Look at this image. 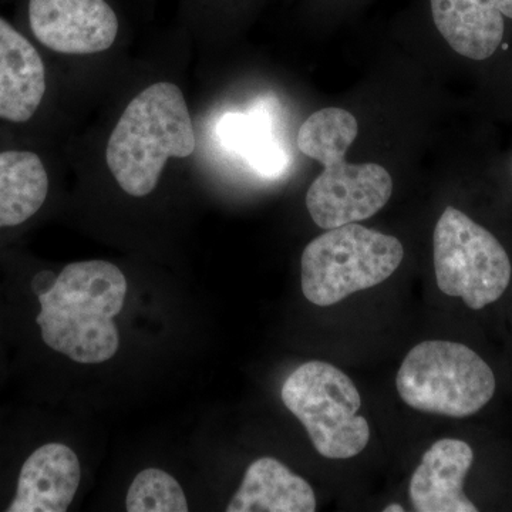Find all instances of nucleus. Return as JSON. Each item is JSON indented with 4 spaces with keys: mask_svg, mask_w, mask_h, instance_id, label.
I'll use <instances>...</instances> for the list:
<instances>
[{
    "mask_svg": "<svg viewBox=\"0 0 512 512\" xmlns=\"http://www.w3.org/2000/svg\"><path fill=\"white\" fill-rule=\"evenodd\" d=\"M316 495L308 481L272 457L248 467L228 512H313Z\"/></svg>",
    "mask_w": 512,
    "mask_h": 512,
    "instance_id": "obj_13",
    "label": "nucleus"
},
{
    "mask_svg": "<svg viewBox=\"0 0 512 512\" xmlns=\"http://www.w3.org/2000/svg\"><path fill=\"white\" fill-rule=\"evenodd\" d=\"M282 402L311 437L320 456L348 460L365 450L369 423L359 416L362 397L338 367L320 360L303 363L282 386Z\"/></svg>",
    "mask_w": 512,
    "mask_h": 512,
    "instance_id": "obj_6",
    "label": "nucleus"
},
{
    "mask_svg": "<svg viewBox=\"0 0 512 512\" xmlns=\"http://www.w3.org/2000/svg\"><path fill=\"white\" fill-rule=\"evenodd\" d=\"M396 386L412 409L464 419L493 399L495 376L484 359L466 345L426 340L407 353Z\"/></svg>",
    "mask_w": 512,
    "mask_h": 512,
    "instance_id": "obj_5",
    "label": "nucleus"
},
{
    "mask_svg": "<svg viewBox=\"0 0 512 512\" xmlns=\"http://www.w3.org/2000/svg\"><path fill=\"white\" fill-rule=\"evenodd\" d=\"M49 177L40 157L30 151L0 153V228L16 227L45 204Z\"/></svg>",
    "mask_w": 512,
    "mask_h": 512,
    "instance_id": "obj_15",
    "label": "nucleus"
},
{
    "mask_svg": "<svg viewBox=\"0 0 512 512\" xmlns=\"http://www.w3.org/2000/svg\"><path fill=\"white\" fill-rule=\"evenodd\" d=\"M126 508L128 512H187L188 501L171 474L147 468L128 488Z\"/></svg>",
    "mask_w": 512,
    "mask_h": 512,
    "instance_id": "obj_16",
    "label": "nucleus"
},
{
    "mask_svg": "<svg viewBox=\"0 0 512 512\" xmlns=\"http://www.w3.org/2000/svg\"><path fill=\"white\" fill-rule=\"evenodd\" d=\"M433 259L440 291L473 311L497 302L511 282V259L501 242L454 207L434 228Z\"/></svg>",
    "mask_w": 512,
    "mask_h": 512,
    "instance_id": "obj_7",
    "label": "nucleus"
},
{
    "mask_svg": "<svg viewBox=\"0 0 512 512\" xmlns=\"http://www.w3.org/2000/svg\"><path fill=\"white\" fill-rule=\"evenodd\" d=\"M440 35L458 55L487 60L503 45L512 0H431Z\"/></svg>",
    "mask_w": 512,
    "mask_h": 512,
    "instance_id": "obj_10",
    "label": "nucleus"
},
{
    "mask_svg": "<svg viewBox=\"0 0 512 512\" xmlns=\"http://www.w3.org/2000/svg\"><path fill=\"white\" fill-rule=\"evenodd\" d=\"M46 93V69L32 43L0 18V119L25 123Z\"/></svg>",
    "mask_w": 512,
    "mask_h": 512,
    "instance_id": "obj_12",
    "label": "nucleus"
},
{
    "mask_svg": "<svg viewBox=\"0 0 512 512\" xmlns=\"http://www.w3.org/2000/svg\"><path fill=\"white\" fill-rule=\"evenodd\" d=\"M357 131L356 117L339 107L316 111L299 128V150L325 167L306 194V207L326 231L373 217L392 197L393 180L386 168L346 161Z\"/></svg>",
    "mask_w": 512,
    "mask_h": 512,
    "instance_id": "obj_2",
    "label": "nucleus"
},
{
    "mask_svg": "<svg viewBox=\"0 0 512 512\" xmlns=\"http://www.w3.org/2000/svg\"><path fill=\"white\" fill-rule=\"evenodd\" d=\"M473 448L466 441L441 439L424 453L409 485L410 501L419 512H477L464 493L473 466Z\"/></svg>",
    "mask_w": 512,
    "mask_h": 512,
    "instance_id": "obj_9",
    "label": "nucleus"
},
{
    "mask_svg": "<svg viewBox=\"0 0 512 512\" xmlns=\"http://www.w3.org/2000/svg\"><path fill=\"white\" fill-rule=\"evenodd\" d=\"M194 151V126L184 94L177 84L160 82L134 97L121 114L106 161L121 190L146 197L170 158H187Z\"/></svg>",
    "mask_w": 512,
    "mask_h": 512,
    "instance_id": "obj_3",
    "label": "nucleus"
},
{
    "mask_svg": "<svg viewBox=\"0 0 512 512\" xmlns=\"http://www.w3.org/2000/svg\"><path fill=\"white\" fill-rule=\"evenodd\" d=\"M80 463L72 448L60 443L37 448L20 470L18 491L9 512H64L80 484Z\"/></svg>",
    "mask_w": 512,
    "mask_h": 512,
    "instance_id": "obj_11",
    "label": "nucleus"
},
{
    "mask_svg": "<svg viewBox=\"0 0 512 512\" xmlns=\"http://www.w3.org/2000/svg\"><path fill=\"white\" fill-rule=\"evenodd\" d=\"M127 281L116 265L84 261L67 265L39 293L36 322L49 348L77 363H103L120 346L114 318L123 309Z\"/></svg>",
    "mask_w": 512,
    "mask_h": 512,
    "instance_id": "obj_1",
    "label": "nucleus"
},
{
    "mask_svg": "<svg viewBox=\"0 0 512 512\" xmlns=\"http://www.w3.org/2000/svg\"><path fill=\"white\" fill-rule=\"evenodd\" d=\"M403 511H404V508L402 507V505H399V504L387 505V507L384 508V512H403Z\"/></svg>",
    "mask_w": 512,
    "mask_h": 512,
    "instance_id": "obj_17",
    "label": "nucleus"
},
{
    "mask_svg": "<svg viewBox=\"0 0 512 512\" xmlns=\"http://www.w3.org/2000/svg\"><path fill=\"white\" fill-rule=\"evenodd\" d=\"M222 146L244 158L264 177H279L291 164L288 151L276 134L271 103L256 104L247 113H227L217 124Z\"/></svg>",
    "mask_w": 512,
    "mask_h": 512,
    "instance_id": "obj_14",
    "label": "nucleus"
},
{
    "mask_svg": "<svg viewBox=\"0 0 512 512\" xmlns=\"http://www.w3.org/2000/svg\"><path fill=\"white\" fill-rule=\"evenodd\" d=\"M29 22L42 45L64 55L106 52L119 33L106 0H30Z\"/></svg>",
    "mask_w": 512,
    "mask_h": 512,
    "instance_id": "obj_8",
    "label": "nucleus"
},
{
    "mask_svg": "<svg viewBox=\"0 0 512 512\" xmlns=\"http://www.w3.org/2000/svg\"><path fill=\"white\" fill-rule=\"evenodd\" d=\"M403 256L399 239L356 222L328 229L303 251V295L313 305H335L389 279Z\"/></svg>",
    "mask_w": 512,
    "mask_h": 512,
    "instance_id": "obj_4",
    "label": "nucleus"
}]
</instances>
